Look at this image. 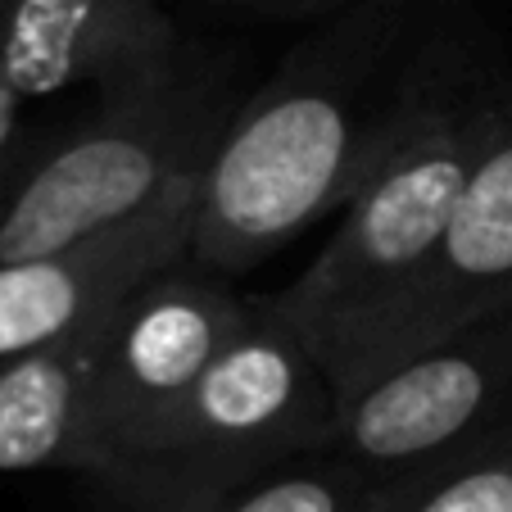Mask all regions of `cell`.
<instances>
[{
  "label": "cell",
  "instance_id": "10",
  "mask_svg": "<svg viewBox=\"0 0 512 512\" xmlns=\"http://www.w3.org/2000/svg\"><path fill=\"white\" fill-rule=\"evenodd\" d=\"M118 300L0 368V472L87 476V404Z\"/></svg>",
  "mask_w": 512,
  "mask_h": 512
},
{
  "label": "cell",
  "instance_id": "1",
  "mask_svg": "<svg viewBox=\"0 0 512 512\" xmlns=\"http://www.w3.org/2000/svg\"><path fill=\"white\" fill-rule=\"evenodd\" d=\"M503 73V0H349L309 23L236 109L191 259L223 277L259 268Z\"/></svg>",
  "mask_w": 512,
  "mask_h": 512
},
{
  "label": "cell",
  "instance_id": "4",
  "mask_svg": "<svg viewBox=\"0 0 512 512\" xmlns=\"http://www.w3.org/2000/svg\"><path fill=\"white\" fill-rule=\"evenodd\" d=\"M340 395L272 295L177 417L118 472L91 481L105 512H213L272 467L336 449Z\"/></svg>",
  "mask_w": 512,
  "mask_h": 512
},
{
  "label": "cell",
  "instance_id": "6",
  "mask_svg": "<svg viewBox=\"0 0 512 512\" xmlns=\"http://www.w3.org/2000/svg\"><path fill=\"white\" fill-rule=\"evenodd\" d=\"M512 426V304L467 322L345 399L336 449L404 476Z\"/></svg>",
  "mask_w": 512,
  "mask_h": 512
},
{
  "label": "cell",
  "instance_id": "5",
  "mask_svg": "<svg viewBox=\"0 0 512 512\" xmlns=\"http://www.w3.org/2000/svg\"><path fill=\"white\" fill-rule=\"evenodd\" d=\"M254 295L191 254L150 272L114 309L87 404V476L132 463L245 331Z\"/></svg>",
  "mask_w": 512,
  "mask_h": 512
},
{
  "label": "cell",
  "instance_id": "8",
  "mask_svg": "<svg viewBox=\"0 0 512 512\" xmlns=\"http://www.w3.org/2000/svg\"><path fill=\"white\" fill-rule=\"evenodd\" d=\"M195 50L168 0H5L0 78L23 100L159 78Z\"/></svg>",
  "mask_w": 512,
  "mask_h": 512
},
{
  "label": "cell",
  "instance_id": "13",
  "mask_svg": "<svg viewBox=\"0 0 512 512\" xmlns=\"http://www.w3.org/2000/svg\"><path fill=\"white\" fill-rule=\"evenodd\" d=\"M195 10L227 14V19H250V23H318L336 14L349 0H186Z\"/></svg>",
  "mask_w": 512,
  "mask_h": 512
},
{
  "label": "cell",
  "instance_id": "2",
  "mask_svg": "<svg viewBox=\"0 0 512 512\" xmlns=\"http://www.w3.org/2000/svg\"><path fill=\"white\" fill-rule=\"evenodd\" d=\"M236 109L223 64L195 46L159 78L96 96L73 123L37 127L0 182V268L96 241L204 177Z\"/></svg>",
  "mask_w": 512,
  "mask_h": 512
},
{
  "label": "cell",
  "instance_id": "3",
  "mask_svg": "<svg viewBox=\"0 0 512 512\" xmlns=\"http://www.w3.org/2000/svg\"><path fill=\"white\" fill-rule=\"evenodd\" d=\"M503 87L508 73L417 136L377 182L354 195L318 259L272 295L281 318L300 331L336 386L340 408L377 340L422 286L467 173L494 127Z\"/></svg>",
  "mask_w": 512,
  "mask_h": 512
},
{
  "label": "cell",
  "instance_id": "11",
  "mask_svg": "<svg viewBox=\"0 0 512 512\" xmlns=\"http://www.w3.org/2000/svg\"><path fill=\"white\" fill-rule=\"evenodd\" d=\"M377 512H512V426L404 476H386Z\"/></svg>",
  "mask_w": 512,
  "mask_h": 512
},
{
  "label": "cell",
  "instance_id": "12",
  "mask_svg": "<svg viewBox=\"0 0 512 512\" xmlns=\"http://www.w3.org/2000/svg\"><path fill=\"white\" fill-rule=\"evenodd\" d=\"M386 476L345 458L340 449L304 454L272 467L213 512H377Z\"/></svg>",
  "mask_w": 512,
  "mask_h": 512
},
{
  "label": "cell",
  "instance_id": "7",
  "mask_svg": "<svg viewBox=\"0 0 512 512\" xmlns=\"http://www.w3.org/2000/svg\"><path fill=\"white\" fill-rule=\"evenodd\" d=\"M503 304H512V78L503 87L494 127L467 173L422 286L377 340L345 399H354L372 377L413 358L417 349L435 345L440 336Z\"/></svg>",
  "mask_w": 512,
  "mask_h": 512
},
{
  "label": "cell",
  "instance_id": "9",
  "mask_svg": "<svg viewBox=\"0 0 512 512\" xmlns=\"http://www.w3.org/2000/svg\"><path fill=\"white\" fill-rule=\"evenodd\" d=\"M204 177L177 182L164 200L118 223L114 232L50 259L0 268V368L50 345L109 300H123L150 272L191 254L195 204Z\"/></svg>",
  "mask_w": 512,
  "mask_h": 512
},
{
  "label": "cell",
  "instance_id": "14",
  "mask_svg": "<svg viewBox=\"0 0 512 512\" xmlns=\"http://www.w3.org/2000/svg\"><path fill=\"white\" fill-rule=\"evenodd\" d=\"M23 114H28V100L0 78V182L14 173V164L23 159V150L32 145V136H37V132H28Z\"/></svg>",
  "mask_w": 512,
  "mask_h": 512
},
{
  "label": "cell",
  "instance_id": "15",
  "mask_svg": "<svg viewBox=\"0 0 512 512\" xmlns=\"http://www.w3.org/2000/svg\"><path fill=\"white\" fill-rule=\"evenodd\" d=\"M0 5H5V0H0Z\"/></svg>",
  "mask_w": 512,
  "mask_h": 512
}]
</instances>
